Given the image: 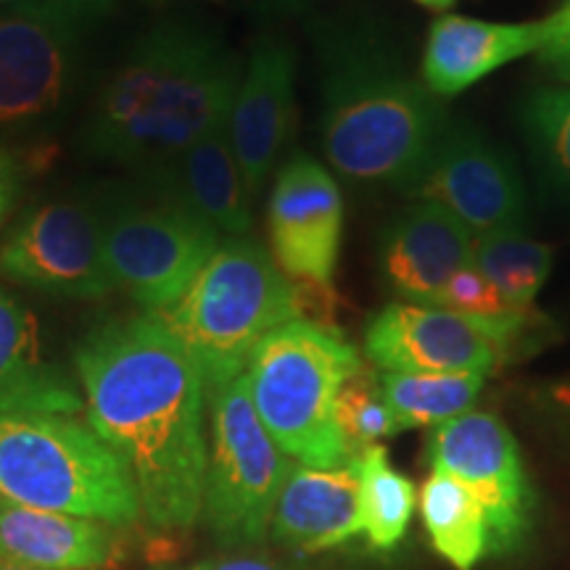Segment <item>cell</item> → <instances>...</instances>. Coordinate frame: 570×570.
Masks as SVG:
<instances>
[{
  "label": "cell",
  "mask_w": 570,
  "mask_h": 570,
  "mask_svg": "<svg viewBox=\"0 0 570 570\" xmlns=\"http://www.w3.org/2000/svg\"><path fill=\"white\" fill-rule=\"evenodd\" d=\"M88 425L122 460L142 520L159 531L202 520L209 428L206 383L159 315L114 320L75 352Z\"/></svg>",
  "instance_id": "6da1fadb"
},
{
  "label": "cell",
  "mask_w": 570,
  "mask_h": 570,
  "mask_svg": "<svg viewBox=\"0 0 570 570\" xmlns=\"http://www.w3.org/2000/svg\"><path fill=\"white\" fill-rule=\"evenodd\" d=\"M240 61L223 40L188 21L138 35L106 71L80 135L101 164L148 177L230 119Z\"/></svg>",
  "instance_id": "7a4b0ae2"
},
{
  "label": "cell",
  "mask_w": 570,
  "mask_h": 570,
  "mask_svg": "<svg viewBox=\"0 0 570 570\" xmlns=\"http://www.w3.org/2000/svg\"><path fill=\"white\" fill-rule=\"evenodd\" d=\"M446 127L444 104L423 80L362 51L331 56L320 135L346 183L410 194Z\"/></svg>",
  "instance_id": "3957f363"
},
{
  "label": "cell",
  "mask_w": 570,
  "mask_h": 570,
  "mask_svg": "<svg viewBox=\"0 0 570 570\" xmlns=\"http://www.w3.org/2000/svg\"><path fill=\"white\" fill-rule=\"evenodd\" d=\"M159 317L194 356L206 391L244 375L269 333L304 320L296 283L252 238H223L190 288Z\"/></svg>",
  "instance_id": "277c9868"
},
{
  "label": "cell",
  "mask_w": 570,
  "mask_h": 570,
  "mask_svg": "<svg viewBox=\"0 0 570 570\" xmlns=\"http://www.w3.org/2000/svg\"><path fill=\"white\" fill-rule=\"evenodd\" d=\"M362 356L336 327L294 320L269 333L246 365V386L267 433L288 460L338 468L352 460L336 425V399Z\"/></svg>",
  "instance_id": "5b68a950"
},
{
  "label": "cell",
  "mask_w": 570,
  "mask_h": 570,
  "mask_svg": "<svg viewBox=\"0 0 570 570\" xmlns=\"http://www.w3.org/2000/svg\"><path fill=\"white\" fill-rule=\"evenodd\" d=\"M0 499L114 529L142 520L122 460L88 423L69 415L0 420Z\"/></svg>",
  "instance_id": "8992f818"
},
{
  "label": "cell",
  "mask_w": 570,
  "mask_h": 570,
  "mask_svg": "<svg viewBox=\"0 0 570 570\" xmlns=\"http://www.w3.org/2000/svg\"><path fill=\"white\" fill-rule=\"evenodd\" d=\"M114 13L117 0L0 6V130H32L67 109Z\"/></svg>",
  "instance_id": "52a82bcc"
},
{
  "label": "cell",
  "mask_w": 570,
  "mask_h": 570,
  "mask_svg": "<svg viewBox=\"0 0 570 570\" xmlns=\"http://www.w3.org/2000/svg\"><path fill=\"white\" fill-rule=\"evenodd\" d=\"M101 202L114 288L151 315L167 312L223 244L217 227L138 177L104 185Z\"/></svg>",
  "instance_id": "ba28073f"
},
{
  "label": "cell",
  "mask_w": 570,
  "mask_h": 570,
  "mask_svg": "<svg viewBox=\"0 0 570 570\" xmlns=\"http://www.w3.org/2000/svg\"><path fill=\"white\" fill-rule=\"evenodd\" d=\"M209 460L202 520L225 547H256L269 537L277 494L291 462L256 415L246 377L206 391Z\"/></svg>",
  "instance_id": "9c48e42d"
},
{
  "label": "cell",
  "mask_w": 570,
  "mask_h": 570,
  "mask_svg": "<svg viewBox=\"0 0 570 570\" xmlns=\"http://www.w3.org/2000/svg\"><path fill=\"white\" fill-rule=\"evenodd\" d=\"M0 277L75 302L114 294L101 188L42 198L21 212L0 240Z\"/></svg>",
  "instance_id": "30bf717a"
},
{
  "label": "cell",
  "mask_w": 570,
  "mask_h": 570,
  "mask_svg": "<svg viewBox=\"0 0 570 570\" xmlns=\"http://www.w3.org/2000/svg\"><path fill=\"white\" fill-rule=\"evenodd\" d=\"M531 331V312L481 320L439 306L394 302L365 327V354L381 373H481L508 360Z\"/></svg>",
  "instance_id": "8fae6325"
},
{
  "label": "cell",
  "mask_w": 570,
  "mask_h": 570,
  "mask_svg": "<svg viewBox=\"0 0 570 570\" xmlns=\"http://www.w3.org/2000/svg\"><path fill=\"white\" fill-rule=\"evenodd\" d=\"M431 468L446 470L479 499L489 529V554L518 550L533 529L537 491L518 439L491 412L470 410L428 436Z\"/></svg>",
  "instance_id": "7c38bea8"
},
{
  "label": "cell",
  "mask_w": 570,
  "mask_h": 570,
  "mask_svg": "<svg viewBox=\"0 0 570 570\" xmlns=\"http://www.w3.org/2000/svg\"><path fill=\"white\" fill-rule=\"evenodd\" d=\"M410 196L452 214L473 235L523 230L525 223L515 164L473 127H446Z\"/></svg>",
  "instance_id": "4fadbf2b"
},
{
  "label": "cell",
  "mask_w": 570,
  "mask_h": 570,
  "mask_svg": "<svg viewBox=\"0 0 570 570\" xmlns=\"http://www.w3.org/2000/svg\"><path fill=\"white\" fill-rule=\"evenodd\" d=\"M273 259L288 281L327 288L344 235V198L336 177L309 154L288 156L267 206Z\"/></svg>",
  "instance_id": "5bb4252c"
},
{
  "label": "cell",
  "mask_w": 570,
  "mask_h": 570,
  "mask_svg": "<svg viewBox=\"0 0 570 570\" xmlns=\"http://www.w3.org/2000/svg\"><path fill=\"white\" fill-rule=\"evenodd\" d=\"M296 122V56L277 38L259 40L240 75L230 140L252 202L281 161Z\"/></svg>",
  "instance_id": "9a60e30c"
},
{
  "label": "cell",
  "mask_w": 570,
  "mask_h": 570,
  "mask_svg": "<svg viewBox=\"0 0 570 570\" xmlns=\"http://www.w3.org/2000/svg\"><path fill=\"white\" fill-rule=\"evenodd\" d=\"M475 235L439 206L417 202L381 238V275L399 302L431 306L458 269L473 262Z\"/></svg>",
  "instance_id": "2e32d148"
},
{
  "label": "cell",
  "mask_w": 570,
  "mask_h": 570,
  "mask_svg": "<svg viewBox=\"0 0 570 570\" xmlns=\"http://www.w3.org/2000/svg\"><path fill=\"white\" fill-rule=\"evenodd\" d=\"M547 40V17L537 21H483L441 13L428 30L423 82L439 98H452L473 88L491 71L529 53H539Z\"/></svg>",
  "instance_id": "e0dca14e"
},
{
  "label": "cell",
  "mask_w": 570,
  "mask_h": 570,
  "mask_svg": "<svg viewBox=\"0 0 570 570\" xmlns=\"http://www.w3.org/2000/svg\"><path fill=\"white\" fill-rule=\"evenodd\" d=\"M362 533L356 458L338 468L291 462L277 494L269 537L296 552H325Z\"/></svg>",
  "instance_id": "ac0fdd59"
},
{
  "label": "cell",
  "mask_w": 570,
  "mask_h": 570,
  "mask_svg": "<svg viewBox=\"0 0 570 570\" xmlns=\"http://www.w3.org/2000/svg\"><path fill=\"white\" fill-rule=\"evenodd\" d=\"M138 180L177 198L223 238H248L252 233V196L233 151L230 119L212 127L159 173Z\"/></svg>",
  "instance_id": "d6986e66"
},
{
  "label": "cell",
  "mask_w": 570,
  "mask_h": 570,
  "mask_svg": "<svg viewBox=\"0 0 570 570\" xmlns=\"http://www.w3.org/2000/svg\"><path fill=\"white\" fill-rule=\"evenodd\" d=\"M80 412V381L48 360L32 312L0 288V420Z\"/></svg>",
  "instance_id": "ffe728a7"
},
{
  "label": "cell",
  "mask_w": 570,
  "mask_h": 570,
  "mask_svg": "<svg viewBox=\"0 0 570 570\" xmlns=\"http://www.w3.org/2000/svg\"><path fill=\"white\" fill-rule=\"evenodd\" d=\"M119 529L90 518L0 499V554L38 570H106L119 560Z\"/></svg>",
  "instance_id": "44dd1931"
},
{
  "label": "cell",
  "mask_w": 570,
  "mask_h": 570,
  "mask_svg": "<svg viewBox=\"0 0 570 570\" xmlns=\"http://www.w3.org/2000/svg\"><path fill=\"white\" fill-rule=\"evenodd\" d=\"M420 515L433 550L454 570H475L489 554V529L479 499L446 470L431 468L420 494Z\"/></svg>",
  "instance_id": "7402d4cb"
},
{
  "label": "cell",
  "mask_w": 570,
  "mask_h": 570,
  "mask_svg": "<svg viewBox=\"0 0 570 570\" xmlns=\"http://www.w3.org/2000/svg\"><path fill=\"white\" fill-rule=\"evenodd\" d=\"M381 389L399 431L436 428L473 410L489 375L481 373H381Z\"/></svg>",
  "instance_id": "603a6c76"
},
{
  "label": "cell",
  "mask_w": 570,
  "mask_h": 570,
  "mask_svg": "<svg viewBox=\"0 0 570 570\" xmlns=\"http://www.w3.org/2000/svg\"><path fill=\"white\" fill-rule=\"evenodd\" d=\"M473 265L489 277L512 309L531 312L539 291L552 275L554 252L523 230H497L475 235Z\"/></svg>",
  "instance_id": "cb8c5ba5"
},
{
  "label": "cell",
  "mask_w": 570,
  "mask_h": 570,
  "mask_svg": "<svg viewBox=\"0 0 570 570\" xmlns=\"http://www.w3.org/2000/svg\"><path fill=\"white\" fill-rule=\"evenodd\" d=\"M360 470L362 533L375 550H394L407 537L417 494L412 481L391 465L386 446L375 444L354 454Z\"/></svg>",
  "instance_id": "d4e9b609"
},
{
  "label": "cell",
  "mask_w": 570,
  "mask_h": 570,
  "mask_svg": "<svg viewBox=\"0 0 570 570\" xmlns=\"http://www.w3.org/2000/svg\"><path fill=\"white\" fill-rule=\"evenodd\" d=\"M336 425L352 458L399 433L396 420L383 396L377 370L362 365L354 375L346 377L336 399Z\"/></svg>",
  "instance_id": "484cf974"
},
{
  "label": "cell",
  "mask_w": 570,
  "mask_h": 570,
  "mask_svg": "<svg viewBox=\"0 0 570 570\" xmlns=\"http://www.w3.org/2000/svg\"><path fill=\"white\" fill-rule=\"evenodd\" d=\"M523 122L547 173L570 196V88L533 92L525 101Z\"/></svg>",
  "instance_id": "4316f807"
},
{
  "label": "cell",
  "mask_w": 570,
  "mask_h": 570,
  "mask_svg": "<svg viewBox=\"0 0 570 570\" xmlns=\"http://www.w3.org/2000/svg\"><path fill=\"white\" fill-rule=\"evenodd\" d=\"M431 306L458 312V315L481 317V320H502L512 315H525V312H515L508 302H504L502 294H499L494 285H491L489 277L483 275L473 262L449 277L446 285L439 291V296L433 298Z\"/></svg>",
  "instance_id": "83f0119b"
},
{
  "label": "cell",
  "mask_w": 570,
  "mask_h": 570,
  "mask_svg": "<svg viewBox=\"0 0 570 570\" xmlns=\"http://www.w3.org/2000/svg\"><path fill=\"white\" fill-rule=\"evenodd\" d=\"M537 56L554 80L570 82V0H562L560 9L547 17V40Z\"/></svg>",
  "instance_id": "f1b7e54d"
},
{
  "label": "cell",
  "mask_w": 570,
  "mask_h": 570,
  "mask_svg": "<svg viewBox=\"0 0 570 570\" xmlns=\"http://www.w3.org/2000/svg\"><path fill=\"white\" fill-rule=\"evenodd\" d=\"M533 410L554 433L570 441V377L547 383L531 394Z\"/></svg>",
  "instance_id": "f546056e"
},
{
  "label": "cell",
  "mask_w": 570,
  "mask_h": 570,
  "mask_svg": "<svg viewBox=\"0 0 570 570\" xmlns=\"http://www.w3.org/2000/svg\"><path fill=\"white\" fill-rule=\"evenodd\" d=\"M17 161L6 151H0V225L6 223V217L13 209V202H17Z\"/></svg>",
  "instance_id": "4dcf8cb0"
},
{
  "label": "cell",
  "mask_w": 570,
  "mask_h": 570,
  "mask_svg": "<svg viewBox=\"0 0 570 570\" xmlns=\"http://www.w3.org/2000/svg\"><path fill=\"white\" fill-rule=\"evenodd\" d=\"M196 570H294L277 566L273 560H262V558H227V560H212L198 566Z\"/></svg>",
  "instance_id": "1f68e13d"
},
{
  "label": "cell",
  "mask_w": 570,
  "mask_h": 570,
  "mask_svg": "<svg viewBox=\"0 0 570 570\" xmlns=\"http://www.w3.org/2000/svg\"><path fill=\"white\" fill-rule=\"evenodd\" d=\"M415 3H420V6H425V9H431V11H439V13H449V9H452L454 3H458V0H415Z\"/></svg>",
  "instance_id": "d6a6232c"
},
{
  "label": "cell",
  "mask_w": 570,
  "mask_h": 570,
  "mask_svg": "<svg viewBox=\"0 0 570 570\" xmlns=\"http://www.w3.org/2000/svg\"><path fill=\"white\" fill-rule=\"evenodd\" d=\"M0 570H38V568L21 566V562L11 560V558H3V554H0Z\"/></svg>",
  "instance_id": "836d02e7"
},
{
  "label": "cell",
  "mask_w": 570,
  "mask_h": 570,
  "mask_svg": "<svg viewBox=\"0 0 570 570\" xmlns=\"http://www.w3.org/2000/svg\"><path fill=\"white\" fill-rule=\"evenodd\" d=\"M3 3H11V0H0V6H3Z\"/></svg>",
  "instance_id": "e575fe53"
}]
</instances>
